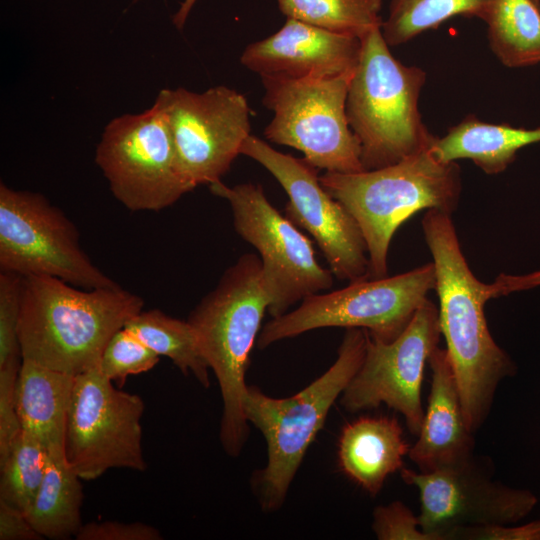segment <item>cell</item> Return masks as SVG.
<instances>
[{"label":"cell","instance_id":"cell-1","mask_svg":"<svg viewBox=\"0 0 540 540\" xmlns=\"http://www.w3.org/2000/svg\"><path fill=\"white\" fill-rule=\"evenodd\" d=\"M421 224L433 258L441 334L466 424L476 433L490 413L499 383L513 376L516 366L488 329L484 306L495 298L494 291L470 270L451 214L429 209Z\"/></svg>","mask_w":540,"mask_h":540},{"label":"cell","instance_id":"cell-2","mask_svg":"<svg viewBox=\"0 0 540 540\" xmlns=\"http://www.w3.org/2000/svg\"><path fill=\"white\" fill-rule=\"evenodd\" d=\"M143 305L121 286L83 290L55 277L25 276L21 358L76 376L100 363L110 338Z\"/></svg>","mask_w":540,"mask_h":540},{"label":"cell","instance_id":"cell-3","mask_svg":"<svg viewBox=\"0 0 540 540\" xmlns=\"http://www.w3.org/2000/svg\"><path fill=\"white\" fill-rule=\"evenodd\" d=\"M269 303L261 261L249 253L224 272L187 319L220 387L223 412L219 438L231 457L239 456L249 434L243 407L248 387L245 374Z\"/></svg>","mask_w":540,"mask_h":540},{"label":"cell","instance_id":"cell-4","mask_svg":"<svg viewBox=\"0 0 540 540\" xmlns=\"http://www.w3.org/2000/svg\"><path fill=\"white\" fill-rule=\"evenodd\" d=\"M319 180L356 220L366 243L370 278L387 276L392 237L408 218L423 209L452 214L462 188L457 163L439 160L430 147L389 166L326 172Z\"/></svg>","mask_w":540,"mask_h":540},{"label":"cell","instance_id":"cell-5","mask_svg":"<svg viewBox=\"0 0 540 540\" xmlns=\"http://www.w3.org/2000/svg\"><path fill=\"white\" fill-rule=\"evenodd\" d=\"M367 343L366 330L347 328L334 364L303 390L287 398H273L248 386L244 415L263 435L267 463L252 479L264 512L278 510L307 449L323 427L328 412L360 368Z\"/></svg>","mask_w":540,"mask_h":540},{"label":"cell","instance_id":"cell-6","mask_svg":"<svg viewBox=\"0 0 540 540\" xmlns=\"http://www.w3.org/2000/svg\"><path fill=\"white\" fill-rule=\"evenodd\" d=\"M347 93L349 126L366 170L395 164L429 148L435 138L423 123L419 97L426 73L396 59L375 28L362 39Z\"/></svg>","mask_w":540,"mask_h":540},{"label":"cell","instance_id":"cell-7","mask_svg":"<svg viewBox=\"0 0 540 540\" xmlns=\"http://www.w3.org/2000/svg\"><path fill=\"white\" fill-rule=\"evenodd\" d=\"M352 74L302 79L261 76L263 104L274 112L264 130L266 139L295 148L308 163L326 172L365 171L361 146L346 114Z\"/></svg>","mask_w":540,"mask_h":540},{"label":"cell","instance_id":"cell-8","mask_svg":"<svg viewBox=\"0 0 540 540\" xmlns=\"http://www.w3.org/2000/svg\"><path fill=\"white\" fill-rule=\"evenodd\" d=\"M433 289L432 262L392 277L349 282L345 288L308 296L295 310L273 318L259 333L257 344L263 349L324 327L361 328L375 340L390 342L404 330Z\"/></svg>","mask_w":540,"mask_h":540},{"label":"cell","instance_id":"cell-9","mask_svg":"<svg viewBox=\"0 0 540 540\" xmlns=\"http://www.w3.org/2000/svg\"><path fill=\"white\" fill-rule=\"evenodd\" d=\"M95 162L113 196L131 211H160L195 187L183 175L161 104L113 118L104 128Z\"/></svg>","mask_w":540,"mask_h":540},{"label":"cell","instance_id":"cell-10","mask_svg":"<svg viewBox=\"0 0 540 540\" xmlns=\"http://www.w3.org/2000/svg\"><path fill=\"white\" fill-rule=\"evenodd\" d=\"M209 189L229 202L236 232L261 256V279L272 318L333 285V274L318 263L311 240L273 207L260 184L229 187L219 180Z\"/></svg>","mask_w":540,"mask_h":540},{"label":"cell","instance_id":"cell-11","mask_svg":"<svg viewBox=\"0 0 540 540\" xmlns=\"http://www.w3.org/2000/svg\"><path fill=\"white\" fill-rule=\"evenodd\" d=\"M0 269L83 289L119 286L83 251L75 225L43 195L0 184Z\"/></svg>","mask_w":540,"mask_h":540},{"label":"cell","instance_id":"cell-12","mask_svg":"<svg viewBox=\"0 0 540 540\" xmlns=\"http://www.w3.org/2000/svg\"><path fill=\"white\" fill-rule=\"evenodd\" d=\"M143 413L142 398L116 388L99 364L76 375L64 441L75 473L90 481L112 468L144 471Z\"/></svg>","mask_w":540,"mask_h":540},{"label":"cell","instance_id":"cell-13","mask_svg":"<svg viewBox=\"0 0 540 540\" xmlns=\"http://www.w3.org/2000/svg\"><path fill=\"white\" fill-rule=\"evenodd\" d=\"M241 154L257 161L280 183L289 197L285 216L311 234L333 276L349 282L370 278L362 232L345 206L321 185L317 168L253 135L245 140Z\"/></svg>","mask_w":540,"mask_h":540},{"label":"cell","instance_id":"cell-14","mask_svg":"<svg viewBox=\"0 0 540 540\" xmlns=\"http://www.w3.org/2000/svg\"><path fill=\"white\" fill-rule=\"evenodd\" d=\"M156 100L166 114L185 178L194 187L221 180L251 135L246 97L219 85L201 93L163 89Z\"/></svg>","mask_w":540,"mask_h":540},{"label":"cell","instance_id":"cell-15","mask_svg":"<svg viewBox=\"0 0 540 540\" xmlns=\"http://www.w3.org/2000/svg\"><path fill=\"white\" fill-rule=\"evenodd\" d=\"M367 333L363 362L340 396L351 413L385 404L399 412L412 435L418 436L424 418L421 386L425 365L442 335L438 308L426 299L404 330L383 342Z\"/></svg>","mask_w":540,"mask_h":540},{"label":"cell","instance_id":"cell-16","mask_svg":"<svg viewBox=\"0 0 540 540\" xmlns=\"http://www.w3.org/2000/svg\"><path fill=\"white\" fill-rule=\"evenodd\" d=\"M400 472L406 484L417 488L419 525L434 540H448L463 527L516 523L537 503L531 492L493 481L492 473L475 456L432 472L408 468Z\"/></svg>","mask_w":540,"mask_h":540},{"label":"cell","instance_id":"cell-17","mask_svg":"<svg viewBox=\"0 0 540 540\" xmlns=\"http://www.w3.org/2000/svg\"><path fill=\"white\" fill-rule=\"evenodd\" d=\"M361 49L356 36L287 18L276 33L249 44L240 61L260 76L334 78L354 72Z\"/></svg>","mask_w":540,"mask_h":540},{"label":"cell","instance_id":"cell-18","mask_svg":"<svg viewBox=\"0 0 540 540\" xmlns=\"http://www.w3.org/2000/svg\"><path fill=\"white\" fill-rule=\"evenodd\" d=\"M432 380L418 440L408 456L420 472L460 465L474 456V433L468 428L452 364L446 349L428 358Z\"/></svg>","mask_w":540,"mask_h":540},{"label":"cell","instance_id":"cell-19","mask_svg":"<svg viewBox=\"0 0 540 540\" xmlns=\"http://www.w3.org/2000/svg\"><path fill=\"white\" fill-rule=\"evenodd\" d=\"M409 449L396 418L364 416L342 428L338 464L343 474L375 497L387 477L403 468Z\"/></svg>","mask_w":540,"mask_h":540},{"label":"cell","instance_id":"cell-20","mask_svg":"<svg viewBox=\"0 0 540 540\" xmlns=\"http://www.w3.org/2000/svg\"><path fill=\"white\" fill-rule=\"evenodd\" d=\"M75 376L22 360L15 385L21 429L49 450L64 448L67 414Z\"/></svg>","mask_w":540,"mask_h":540},{"label":"cell","instance_id":"cell-21","mask_svg":"<svg viewBox=\"0 0 540 540\" xmlns=\"http://www.w3.org/2000/svg\"><path fill=\"white\" fill-rule=\"evenodd\" d=\"M538 142L540 127L527 129L484 122L469 115L444 136L435 137L430 150L443 162L468 159L492 175L504 171L520 149Z\"/></svg>","mask_w":540,"mask_h":540},{"label":"cell","instance_id":"cell-22","mask_svg":"<svg viewBox=\"0 0 540 540\" xmlns=\"http://www.w3.org/2000/svg\"><path fill=\"white\" fill-rule=\"evenodd\" d=\"M47 451L48 461L42 484L25 515L43 538L70 539L83 525L80 512L82 479L69 465L64 448Z\"/></svg>","mask_w":540,"mask_h":540},{"label":"cell","instance_id":"cell-23","mask_svg":"<svg viewBox=\"0 0 540 540\" xmlns=\"http://www.w3.org/2000/svg\"><path fill=\"white\" fill-rule=\"evenodd\" d=\"M490 48L510 68L540 63V9L533 0H493L483 20Z\"/></svg>","mask_w":540,"mask_h":540},{"label":"cell","instance_id":"cell-24","mask_svg":"<svg viewBox=\"0 0 540 540\" xmlns=\"http://www.w3.org/2000/svg\"><path fill=\"white\" fill-rule=\"evenodd\" d=\"M124 327L156 354L168 357L183 374H191L202 386L209 387V366L187 320L168 316L159 309L142 310Z\"/></svg>","mask_w":540,"mask_h":540},{"label":"cell","instance_id":"cell-25","mask_svg":"<svg viewBox=\"0 0 540 540\" xmlns=\"http://www.w3.org/2000/svg\"><path fill=\"white\" fill-rule=\"evenodd\" d=\"M493 0H391L381 33L391 46L402 45L436 29L454 16L486 17Z\"/></svg>","mask_w":540,"mask_h":540},{"label":"cell","instance_id":"cell-26","mask_svg":"<svg viewBox=\"0 0 540 540\" xmlns=\"http://www.w3.org/2000/svg\"><path fill=\"white\" fill-rule=\"evenodd\" d=\"M280 11L295 19L331 32L362 39L381 27L383 0H277Z\"/></svg>","mask_w":540,"mask_h":540},{"label":"cell","instance_id":"cell-27","mask_svg":"<svg viewBox=\"0 0 540 540\" xmlns=\"http://www.w3.org/2000/svg\"><path fill=\"white\" fill-rule=\"evenodd\" d=\"M47 461L43 444L21 430L7 456L0 460V499L25 513L42 484Z\"/></svg>","mask_w":540,"mask_h":540},{"label":"cell","instance_id":"cell-28","mask_svg":"<svg viewBox=\"0 0 540 540\" xmlns=\"http://www.w3.org/2000/svg\"><path fill=\"white\" fill-rule=\"evenodd\" d=\"M160 356L125 327L108 341L99 363L102 373L121 388L128 376L151 370Z\"/></svg>","mask_w":540,"mask_h":540},{"label":"cell","instance_id":"cell-29","mask_svg":"<svg viewBox=\"0 0 540 540\" xmlns=\"http://www.w3.org/2000/svg\"><path fill=\"white\" fill-rule=\"evenodd\" d=\"M23 277L0 273V368L20 365L19 317Z\"/></svg>","mask_w":540,"mask_h":540},{"label":"cell","instance_id":"cell-30","mask_svg":"<svg viewBox=\"0 0 540 540\" xmlns=\"http://www.w3.org/2000/svg\"><path fill=\"white\" fill-rule=\"evenodd\" d=\"M372 529L379 540H434L420 528L418 516L401 501L377 506Z\"/></svg>","mask_w":540,"mask_h":540},{"label":"cell","instance_id":"cell-31","mask_svg":"<svg viewBox=\"0 0 540 540\" xmlns=\"http://www.w3.org/2000/svg\"><path fill=\"white\" fill-rule=\"evenodd\" d=\"M20 365L0 368V460L9 453L21 433L15 408V385Z\"/></svg>","mask_w":540,"mask_h":540},{"label":"cell","instance_id":"cell-32","mask_svg":"<svg viewBox=\"0 0 540 540\" xmlns=\"http://www.w3.org/2000/svg\"><path fill=\"white\" fill-rule=\"evenodd\" d=\"M75 538L77 540H161L163 536L157 528L141 522L102 521L83 524Z\"/></svg>","mask_w":540,"mask_h":540},{"label":"cell","instance_id":"cell-33","mask_svg":"<svg viewBox=\"0 0 540 540\" xmlns=\"http://www.w3.org/2000/svg\"><path fill=\"white\" fill-rule=\"evenodd\" d=\"M540 540V520L518 527L508 525L470 526L455 530L448 540Z\"/></svg>","mask_w":540,"mask_h":540},{"label":"cell","instance_id":"cell-34","mask_svg":"<svg viewBox=\"0 0 540 540\" xmlns=\"http://www.w3.org/2000/svg\"><path fill=\"white\" fill-rule=\"evenodd\" d=\"M25 513L0 499V540H41Z\"/></svg>","mask_w":540,"mask_h":540},{"label":"cell","instance_id":"cell-35","mask_svg":"<svg viewBox=\"0 0 540 540\" xmlns=\"http://www.w3.org/2000/svg\"><path fill=\"white\" fill-rule=\"evenodd\" d=\"M491 285L495 297L507 295L516 291L527 290L540 286V271L521 276L502 273L497 276Z\"/></svg>","mask_w":540,"mask_h":540},{"label":"cell","instance_id":"cell-36","mask_svg":"<svg viewBox=\"0 0 540 540\" xmlns=\"http://www.w3.org/2000/svg\"><path fill=\"white\" fill-rule=\"evenodd\" d=\"M140 0H133V2H137ZM198 0H183L180 4L179 9L176 11V13L172 17V22L175 25V27L179 30L183 29L187 18L195 5V3Z\"/></svg>","mask_w":540,"mask_h":540},{"label":"cell","instance_id":"cell-37","mask_svg":"<svg viewBox=\"0 0 540 540\" xmlns=\"http://www.w3.org/2000/svg\"><path fill=\"white\" fill-rule=\"evenodd\" d=\"M537 7L540 9V0H533Z\"/></svg>","mask_w":540,"mask_h":540}]
</instances>
